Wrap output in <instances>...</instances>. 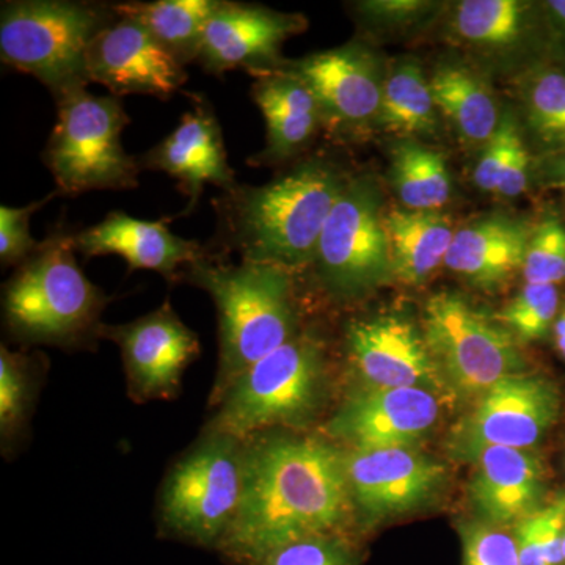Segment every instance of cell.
I'll return each instance as SVG.
<instances>
[{
    "instance_id": "cell-1",
    "label": "cell",
    "mask_w": 565,
    "mask_h": 565,
    "mask_svg": "<svg viewBox=\"0 0 565 565\" xmlns=\"http://www.w3.org/2000/svg\"><path fill=\"white\" fill-rule=\"evenodd\" d=\"M245 441L243 500L217 548L230 563L258 565L299 539L340 533L353 511L344 451L307 435L266 433Z\"/></svg>"
},
{
    "instance_id": "cell-2",
    "label": "cell",
    "mask_w": 565,
    "mask_h": 565,
    "mask_svg": "<svg viewBox=\"0 0 565 565\" xmlns=\"http://www.w3.org/2000/svg\"><path fill=\"white\" fill-rule=\"evenodd\" d=\"M349 178L337 163L316 156L267 184L237 182L212 202L217 233L204 245L207 255L236 252L243 262L305 269Z\"/></svg>"
},
{
    "instance_id": "cell-3",
    "label": "cell",
    "mask_w": 565,
    "mask_h": 565,
    "mask_svg": "<svg viewBox=\"0 0 565 565\" xmlns=\"http://www.w3.org/2000/svg\"><path fill=\"white\" fill-rule=\"evenodd\" d=\"M182 277L210 294L218 318V371L211 405L234 379L299 330L292 270L269 263L230 264L204 255Z\"/></svg>"
},
{
    "instance_id": "cell-4",
    "label": "cell",
    "mask_w": 565,
    "mask_h": 565,
    "mask_svg": "<svg viewBox=\"0 0 565 565\" xmlns=\"http://www.w3.org/2000/svg\"><path fill=\"white\" fill-rule=\"evenodd\" d=\"M76 233L58 223L18 267L3 291V316L25 343L73 345L99 337L106 294L76 262Z\"/></svg>"
},
{
    "instance_id": "cell-5",
    "label": "cell",
    "mask_w": 565,
    "mask_h": 565,
    "mask_svg": "<svg viewBox=\"0 0 565 565\" xmlns=\"http://www.w3.org/2000/svg\"><path fill=\"white\" fill-rule=\"evenodd\" d=\"M117 20L114 3L17 0L0 10V58L39 79L55 102L92 84V41Z\"/></svg>"
},
{
    "instance_id": "cell-6",
    "label": "cell",
    "mask_w": 565,
    "mask_h": 565,
    "mask_svg": "<svg viewBox=\"0 0 565 565\" xmlns=\"http://www.w3.org/2000/svg\"><path fill=\"white\" fill-rule=\"evenodd\" d=\"M326 384L321 341L299 332L234 379L214 404L210 430L248 440L277 427L303 426L321 407Z\"/></svg>"
},
{
    "instance_id": "cell-7",
    "label": "cell",
    "mask_w": 565,
    "mask_h": 565,
    "mask_svg": "<svg viewBox=\"0 0 565 565\" xmlns=\"http://www.w3.org/2000/svg\"><path fill=\"white\" fill-rule=\"evenodd\" d=\"M57 121L43 162L61 195L128 191L139 185V161L125 151L121 134L131 118L117 96H95L87 88L57 99Z\"/></svg>"
},
{
    "instance_id": "cell-8",
    "label": "cell",
    "mask_w": 565,
    "mask_h": 565,
    "mask_svg": "<svg viewBox=\"0 0 565 565\" xmlns=\"http://www.w3.org/2000/svg\"><path fill=\"white\" fill-rule=\"evenodd\" d=\"M247 441L210 430L163 482L159 511L167 534L218 548L239 511Z\"/></svg>"
},
{
    "instance_id": "cell-9",
    "label": "cell",
    "mask_w": 565,
    "mask_h": 565,
    "mask_svg": "<svg viewBox=\"0 0 565 565\" xmlns=\"http://www.w3.org/2000/svg\"><path fill=\"white\" fill-rule=\"evenodd\" d=\"M310 267L322 288L338 300L360 299L393 277L381 191L373 178H349L327 218Z\"/></svg>"
},
{
    "instance_id": "cell-10",
    "label": "cell",
    "mask_w": 565,
    "mask_h": 565,
    "mask_svg": "<svg viewBox=\"0 0 565 565\" xmlns=\"http://www.w3.org/2000/svg\"><path fill=\"white\" fill-rule=\"evenodd\" d=\"M423 333L446 386L457 396H481L525 360L515 337L478 313L459 294H434L424 307Z\"/></svg>"
},
{
    "instance_id": "cell-11",
    "label": "cell",
    "mask_w": 565,
    "mask_h": 565,
    "mask_svg": "<svg viewBox=\"0 0 565 565\" xmlns=\"http://www.w3.org/2000/svg\"><path fill=\"white\" fill-rule=\"evenodd\" d=\"M561 394L548 379L515 374L490 386L473 411L452 427L448 451L462 462H475L489 448L530 449L556 423Z\"/></svg>"
},
{
    "instance_id": "cell-12",
    "label": "cell",
    "mask_w": 565,
    "mask_h": 565,
    "mask_svg": "<svg viewBox=\"0 0 565 565\" xmlns=\"http://www.w3.org/2000/svg\"><path fill=\"white\" fill-rule=\"evenodd\" d=\"M349 360L373 388H423L452 396L426 338L414 321L401 315L352 319L344 329Z\"/></svg>"
},
{
    "instance_id": "cell-13",
    "label": "cell",
    "mask_w": 565,
    "mask_h": 565,
    "mask_svg": "<svg viewBox=\"0 0 565 565\" xmlns=\"http://www.w3.org/2000/svg\"><path fill=\"white\" fill-rule=\"evenodd\" d=\"M303 82L321 111L322 126L337 136H355L377 121L384 77L373 55L348 44L277 66ZM275 70V68H274Z\"/></svg>"
},
{
    "instance_id": "cell-14",
    "label": "cell",
    "mask_w": 565,
    "mask_h": 565,
    "mask_svg": "<svg viewBox=\"0 0 565 565\" xmlns=\"http://www.w3.org/2000/svg\"><path fill=\"white\" fill-rule=\"evenodd\" d=\"M99 337L120 348L129 393L140 401L173 397L200 353L199 337L174 313L170 300L136 321L102 326Z\"/></svg>"
},
{
    "instance_id": "cell-15",
    "label": "cell",
    "mask_w": 565,
    "mask_h": 565,
    "mask_svg": "<svg viewBox=\"0 0 565 565\" xmlns=\"http://www.w3.org/2000/svg\"><path fill=\"white\" fill-rule=\"evenodd\" d=\"M345 476L352 509L366 522L414 511L444 486V465L412 446L351 449L345 452Z\"/></svg>"
},
{
    "instance_id": "cell-16",
    "label": "cell",
    "mask_w": 565,
    "mask_h": 565,
    "mask_svg": "<svg viewBox=\"0 0 565 565\" xmlns=\"http://www.w3.org/2000/svg\"><path fill=\"white\" fill-rule=\"evenodd\" d=\"M90 82L111 96L147 95L170 99L188 82L184 65L134 18L117 20L92 41L87 54Z\"/></svg>"
},
{
    "instance_id": "cell-17",
    "label": "cell",
    "mask_w": 565,
    "mask_h": 565,
    "mask_svg": "<svg viewBox=\"0 0 565 565\" xmlns=\"http://www.w3.org/2000/svg\"><path fill=\"white\" fill-rule=\"evenodd\" d=\"M305 29L302 14L222 0L204 32L196 63L214 76L233 70L259 76L280 65L282 43Z\"/></svg>"
},
{
    "instance_id": "cell-18",
    "label": "cell",
    "mask_w": 565,
    "mask_h": 565,
    "mask_svg": "<svg viewBox=\"0 0 565 565\" xmlns=\"http://www.w3.org/2000/svg\"><path fill=\"white\" fill-rule=\"evenodd\" d=\"M437 394L423 388H373L353 393L327 424L334 440L352 449L412 446L440 419Z\"/></svg>"
},
{
    "instance_id": "cell-19",
    "label": "cell",
    "mask_w": 565,
    "mask_h": 565,
    "mask_svg": "<svg viewBox=\"0 0 565 565\" xmlns=\"http://www.w3.org/2000/svg\"><path fill=\"white\" fill-rule=\"evenodd\" d=\"M192 109L182 115L180 125L151 150L137 158L141 170L162 172L178 182L189 199L192 214L202 196L204 184H214L222 192L237 184L228 163L221 125L207 99L191 95Z\"/></svg>"
},
{
    "instance_id": "cell-20",
    "label": "cell",
    "mask_w": 565,
    "mask_h": 565,
    "mask_svg": "<svg viewBox=\"0 0 565 565\" xmlns=\"http://www.w3.org/2000/svg\"><path fill=\"white\" fill-rule=\"evenodd\" d=\"M172 218L141 221L122 211H114L90 228L76 233V252L85 258L118 255L131 270H152L169 281L182 278L185 267L206 255L196 241L177 236L169 228Z\"/></svg>"
},
{
    "instance_id": "cell-21",
    "label": "cell",
    "mask_w": 565,
    "mask_h": 565,
    "mask_svg": "<svg viewBox=\"0 0 565 565\" xmlns=\"http://www.w3.org/2000/svg\"><path fill=\"white\" fill-rule=\"evenodd\" d=\"M468 498L482 522L498 527L519 525L541 511L545 470L530 449L489 448L476 457Z\"/></svg>"
},
{
    "instance_id": "cell-22",
    "label": "cell",
    "mask_w": 565,
    "mask_h": 565,
    "mask_svg": "<svg viewBox=\"0 0 565 565\" xmlns=\"http://www.w3.org/2000/svg\"><path fill=\"white\" fill-rule=\"evenodd\" d=\"M252 98L262 110L267 137L264 150L248 159L250 166H277L296 158L322 126L313 93L280 68L255 76Z\"/></svg>"
},
{
    "instance_id": "cell-23",
    "label": "cell",
    "mask_w": 565,
    "mask_h": 565,
    "mask_svg": "<svg viewBox=\"0 0 565 565\" xmlns=\"http://www.w3.org/2000/svg\"><path fill=\"white\" fill-rule=\"evenodd\" d=\"M534 226L508 215H487L457 230L445 266L479 288H498L523 269Z\"/></svg>"
},
{
    "instance_id": "cell-24",
    "label": "cell",
    "mask_w": 565,
    "mask_h": 565,
    "mask_svg": "<svg viewBox=\"0 0 565 565\" xmlns=\"http://www.w3.org/2000/svg\"><path fill=\"white\" fill-rule=\"evenodd\" d=\"M393 275L405 285H422L445 264L455 239L446 215L435 211L394 210L385 215Z\"/></svg>"
},
{
    "instance_id": "cell-25",
    "label": "cell",
    "mask_w": 565,
    "mask_h": 565,
    "mask_svg": "<svg viewBox=\"0 0 565 565\" xmlns=\"http://www.w3.org/2000/svg\"><path fill=\"white\" fill-rule=\"evenodd\" d=\"M222 0H156L114 3L117 14L134 18L182 63L196 62L204 32Z\"/></svg>"
},
{
    "instance_id": "cell-26",
    "label": "cell",
    "mask_w": 565,
    "mask_h": 565,
    "mask_svg": "<svg viewBox=\"0 0 565 565\" xmlns=\"http://www.w3.org/2000/svg\"><path fill=\"white\" fill-rule=\"evenodd\" d=\"M435 107L455 125L468 143L486 145L500 125V114L489 87L462 66L446 65L429 81Z\"/></svg>"
},
{
    "instance_id": "cell-27",
    "label": "cell",
    "mask_w": 565,
    "mask_h": 565,
    "mask_svg": "<svg viewBox=\"0 0 565 565\" xmlns=\"http://www.w3.org/2000/svg\"><path fill=\"white\" fill-rule=\"evenodd\" d=\"M429 81L415 62H399L390 70L382 88L377 125L403 139L437 131Z\"/></svg>"
},
{
    "instance_id": "cell-28",
    "label": "cell",
    "mask_w": 565,
    "mask_h": 565,
    "mask_svg": "<svg viewBox=\"0 0 565 565\" xmlns=\"http://www.w3.org/2000/svg\"><path fill=\"white\" fill-rule=\"evenodd\" d=\"M452 32L475 50H514L530 25V6L519 0H463L455 7Z\"/></svg>"
},
{
    "instance_id": "cell-29",
    "label": "cell",
    "mask_w": 565,
    "mask_h": 565,
    "mask_svg": "<svg viewBox=\"0 0 565 565\" xmlns=\"http://www.w3.org/2000/svg\"><path fill=\"white\" fill-rule=\"evenodd\" d=\"M392 177L408 211L441 210L451 196V177L440 152L405 139L393 151Z\"/></svg>"
},
{
    "instance_id": "cell-30",
    "label": "cell",
    "mask_w": 565,
    "mask_h": 565,
    "mask_svg": "<svg viewBox=\"0 0 565 565\" xmlns=\"http://www.w3.org/2000/svg\"><path fill=\"white\" fill-rule=\"evenodd\" d=\"M526 121L542 150L565 152V73L545 70L525 90Z\"/></svg>"
},
{
    "instance_id": "cell-31",
    "label": "cell",
    "mask_w": 565,
    "mask_h": 565,
    "mask_svg": "<svg viewBox=\"0 0 565 565\" xmlns=\"http://www.w3.org/2000/svg\"><path fill=\"white\" fill-rule=\"evenodd\" d=\"M557 303L556 286L526 285L497 319L519 340H541L555 321Z\"/></svg>"
},
{
    "instance_id": "cell-32",
    "label": "cell",
    "mask_w": 565,
    "mask_h": 565,
    "mask_svg": "<svg viewBox=\"0 0 565 565\" xmlns=\"http://www.w3.org/2000/svg\"><path fill=\"white\" fill-rule=\"evenodd\" d=\"M522 273L526 285L565 281V226L557 218L548 217L534 226Z\"/></svg>"
},
{
    "instance_id": "cell-33",
    "label": "cell",
    "mask_w": 565,
    "mask_h": 565,
    "mask_svg": "<svg viewBox=\"0 0 565 565\" xmlns=\"http://www.w3.org/2000/svg\"><path fill=\"white\" fill-rule=\"evenodd\" d=\"M31 401V375L20 353L0 349V429L3 437L20 429Z\"/></svg>"
},
{
    "instance_id": "cell-34",
    "label": "cell",
    "mask_w": 565,
    "mask_h": 565,
    "mask_svg": "<svg viewBox=\"0 0 565 565\" xmlns=\"http://www.w3.org/2000/svg\"><path fill=\"white\" fill-rule=\"evenodd\" d=\"M462 565H520L514 534L486 522L460 523Z\"/></svg>"
},
{
    "instance_id": "cell-35",
    "label": "cell",
    "mask_w": 565,
    "mask_h": 565,
    "mask_svg": "<svg viewBox=\"0 0 565 565\" xmlns=\"http://www.w3.org/2000/svg\"><path fill=\"white\" fill-rule=\"evenodd\" d=\"M61 195L58 191L46 199L22 207L0 206V262L3 266H21L41 247L40 241L31 234L32 215Z\"/></svg>"
},
{
    "instance_id": "cell-36",
    "label": "cell",
    "mask_w": 565,
    "mask_h": 565,
    "mask_svg": "<svg viewBox=\"0 0 565 565\" xmlns=\"http://www.w3.org/2000/svg\"><path fill=\"white\" fill-rule=\"evenodd\" d=\"M258 565H355V557L340 535L321 534L282 545Z\"/></svg>"
},
{
    "instance_id": "cell-37",
    "label": "cell",
    "mask_w": 565,
    "mask_h": 565,
    "mask_svg": "<svg viewBox=\"0 0 565 565\" xmlns=\"http://www.w3.org/2000/svg\"><path fill=\"white\" fill-rule=\"evenodd\" d=\"M520 140H523V137L519 122L511 111H504L492 139L484 145L475 169V182L481 191L497 192L501 174Z\"/></svg>"
},
{
    "instance_id": "cell-38",
    "label": "cell",
    "mask_w": 565,
    "mask_h": 565,
    "mask_svg": "<svg viewBox=\"0 0 565 565\" xmlns=\"http://www.w3.org/2000/svg\"><path fill=\"white\" fill-rule=\"evenodd\" d=\"M434 3L419 0H373L356 3V11L371 24L401 28L423 18Z\"/></svg>"
},
{
    "instance_id": "cell-39",
    "label": "cell",
    "mask_w": 565,
    "mask_h": 565,
    "mask_svg": "<svg viewBox=\"0 0 565 565\" xmlns=\"http://www.w3.org/2000/svg\"><path fill=\"white\" fill-rule=\"evenodd\" d=\"M533 520L546 563L564 565L565 497L535 512Z\"/></svg>"
},
{
    "instance_id": "cell-40",
    "label": "cell",
    "mask_w": 565,
    "mask_h": 565,
    "mask_svg": "<svg viewBox=\"0 0 565 565\" xmlns=\"http://www.w3.org/2000/svg\"><path fill=\"white\" fill-rule=\"evenodd\" d=\"M527 177H530V151H527L525 140H520L503 174H501L494 193L503 199H516L526 191Z\"/></svg>"
},
{
    "instance_id": "cell-41",
    "label": "cell",
    "mask_w": 565,
    "mask_h": 565,
    "mask_svg": "<svg viewBox=\"0 0 565 565\" xmlns=\"http://www.w3.org/2000/svg\"><path fill=\"white\" fill-rule=\"evenodd\" d=\"M514 537L520 565H548L544 548L539 541L537 531H535L533 515L514 526Z\"/></svg>"
},
{
    "instance_id": "cell-42",
    "label": "cell",
    "mask_w": 565,
    "mask_h": 565,
    "mask_svg": "<svg viewBox=\"0 0 565 565\" xmlns=\"http://www.w3.org/2000/svg\"><path fill=\"white\" fill-rule=\"evenodd\" d=\"M545 6L565 43V0H553V2H546Z\"/></svg>"
},
{
    "instance_id": "cell-43",
    "label": "cell",
    "mask_w": 565,
    "mask_h": 565,
    "mask_svg": "<svg viewBox=\"0 0 565 565\" xmlns=\"http://www.w3.org/2000/svg\"><path fill=\"white\" fill-rule=\"evenodd\" d=\"M555 334L557 349H559L565 359V311L563 316H561V318L556 321Z\"/></svg>"
},
{
    "instance_id": "cell-44",
    "label": "cell",
    "mask_w": 565,
    "mask_h": 565,
    "mask_svg": "<svg viewBox=\"0 0 565 565\" xmlns=\"http://www.w3.org/2000/svg\"><path fill=\"white\" fill-rule=\"evenodd\" d=\"M563 163H561V167H559V182H561V185H563V188L565 189V152H564V156H563Z\"/></svg>"
},
{
    "instance_id": "cell-45",
    "label": "cell",
    "mask_w": 565,
    "mask_h": 565,
    "mask_svg": "<svg viewBox=\"0 0 565 565\" xmlns=\"http://www.w3.org/2000/svg\"><path fill=\"white\" fill-rule=\"evenodd\" d=\"M564 556H565V527H564Z\"/></svg>"
}]
</instances>
